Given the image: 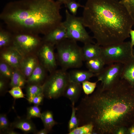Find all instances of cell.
I'll use <instances>...</instances> for the list:
<instances>
[{
	"label": "cell",
	"instance_id": "cell-12",
	"mask_svg": "<svg viewBox=\"0 0 134 134\" xmlns=\"http://www.w3.org/2000/svg\"><path fill=\"white\" fill-rule=\"evenodd\" d=\"M67 38L66 28L62 22L58 27L44 35L43 41L55 45L62 40Z\"/></svg>",
	"mask_w": 134,
	"mask_h": 134
},
{
	"label": "cell",
	"instance_id": "cell-14",
	"mask_svg": "<svg viewBox=\"0 0 134 134\" xmlns=\"http://www.w3.org/2000/svg\"><path fill=\"white\" fill-rule=\"evenodd\" d=\"M38 64L36 58L33 56L24 57L20 64L19 69L28 79Z\"/></svg>",
	"mask_w": 134,
	"mask_h": 134
},
{
	"label": "cell",
	"instance_id": "cell-32",
	"mask_svg": "<svg viewBox=\"0 0 134 134\" xmlns=\"http://www.w3.org/2000/svg\"><path fill=\"white\" fill-rule=\"evenodd\" d=\"M119 1L125 7L134 19V0H121Z\"/></svg>",
	"mask_w": 134,
	"mask_h": 134
},
{
	"label": "cell",
	"instance_id": "cell-40",
	"mask_svg": "<svg viewBox=\"0 0 134 134\" xmlns=\"http://www.w3.org/2000/svg\"><path fill=\"white\" fill-rule=\"evenodd\" d=\"M3 133L8 134H18L19 133L14 131L13 129L10 128L4 132Z\"/></svg>",
	"mask_w": 134,
	"mask_h": 134
},
{
	"label": "cell",
	"instance_id": "cell-3",
	"mask_svg": "<svg viewBox=\"0 0 134 134\" xmlns=\"http://www.w3.org/2000/svg\"><path fill=\"white\" fill-rule=\"evenodd\" d=\"M61 5L54 0H18L5 5L0 19L13 33L45 35L62 22Z\"/></svg>",
	"mask_w": 134,
	"mask_h": 134
},
{
	"label": "cell",
	"instance_id": "cell-35",
	"mask_svg": "<svg viewBox=\"0 0 134 134\" xmlns=\"http://www.w3.org/2000/svg\"><path fill=\"white\" fill-rule=\"evenodd\" d=\"M127 128L125 127H120L116 131L114 134H127Z\"/></svg>",
	"mask_w": 134,
	"mask_h": 134
},
{
	"label": "cell",
	"instance_id": "cell-34",
	"mask_svg": "<svg viewBox=\"0 0 134 134\" xmlns=\"http://www.w3.org/2000/svg\"><path fill=\"white\" fill-rule=\"evenodd\" d=\"M44 97L43 94L39 95L33 99L31 103H33L34 105L38 106L41 105L43 102Z\"/></svg>",
	"mask_w": 134,
	"mask_h": 134
},
{
	"label": "cell",
	"instance_id": "cell-42",
	"mask_svg": "<svg viewBox=\"0 0 134 134\" xmlns=\"http://www.w3.org/2000/svg\"></svg>",
	"mask_w": 134,
	"mask_h": 134
},
{
	"label": "cell",
	"instance_id": "cell-10",
	"mask_svg": "<svg viewBox=\"0 0 134 134\" xmlns=\"http://www.w3.org/2000/svg\"><path fill=\"white\" fill-rule=\"evenodd\" d=\"M54 46L52 44L43 41L39 49V57L41 64L50 73L56 70L57 67V61L54 52Z\"/></svg>",
	"mask_w": 134,
	"mask_h": 134
},
{
	"label": "cell",
	"instance_id": "cell-31",
	"mask_svg": "<svg viewBox=\"0 0 134 134\" xmlns=\"http://www.w3.org/2000/svg\"><path fill=\"white\" fill-rule=\"evenodd\" d=\"M7 116L5 114H1L0 115V132L3 133L6 130L11 128Z\"/></svg>",
	"mask_w": 134,
	"mask_h": 134
},
{
	"label": "cell",
	"instance_id": "cell-33",
	"mask_svg": "<svg viewBox=\"0 0 134 134\" xmlns=\"http://www.w3.org/2000/svg\"><path fill=\"white\" fill-rule=\"evenodd\" d=\"M8 92L15 99L25 98V95L20 87L16 86L12 87Z\"/></svg>",
	"mask_w": 134,
	"mask_h": 134
},
{
	"label": "cell",
	"instance_id": "cell-37",
	"mask_svg": "<svg viewBox=\"0 0 134 134\" xmlns=\"http://www.w3.org/2000/svg\"><path fill=\"white\" fill-rule=\"evenodd\" d=\"M5 86V83L4 80L1 78L0 80V91L1 92L4 90Z\"/></svg>",
	"mask_w": 134,
	"mask_h": 134
},
{
	"label": "cell",
	"instance_id": "cell-24",
	"mask_svg": "<svg viewBox=\"0 0 134 134\" xmlns=\"http://www.w3.org/2000/svg\"><path fill=\"white\" fill-rule=\"evenodd\" d=\"M40 118L43 123L44 128L49 131L57 123L54 120L52 112L47 110L41 113Z\"/></svg>",
	"mask_w": 134,
	"mask_h": 134
},
{
	"label": "cell",
	"instance_id": "cell-26",
	"mask_svg": "<svg viewBox=\"0 0 134 134\" xmlns=\"http://www.w3.org/2000/svg\"><path fill=\"white\" fill-rule=\"evenodd\" d=\"M94 127L92 124H88L79 126L68 134H93Z\"/></svg>",
	"mask_w": 134,
	"mask_h": 134
},
{
	"label": "cell",
	"instance_id": "cell-9",
	"mask_svg": "<svg viewBox=\"0 0 134 134\" xmlns=\"http://www.w3.org/2000/svg\"><path fill=\"white\" fill-rule=\"evenodd\" d=\"M123 66V64L119 63L109 65L96 75L97 81L101 82L100 86L102 89L109 88L120 80Z\"/></svg>",
	"mask_w": 134,
	"mask_h": 134
},
{
	"label": "cell",
	"instance_id": "cell-30",
	"mask_svg": "<svg viewBox=\"0 0 134 134\" xmlns=\"http://www.w3.org/2000/svg\"><path fill=\"white\" fill-rule=\"evenodd\" d=\"M65 5L68 9L70 12L74 16L76 15L79 8L83 7L84 6L81 5L74 0H71L69 1Z\"/></svg>",
	"mask_w": 134,
	"mask_h": 134
},
{
	"label": "cell",
	"instance_id": "cell-28",
	"mask_svg": "<svg viewBox=\"0 0 134 134\" xmlns=\"http://www.w3.org/2000/svg\"><path fill=\"white\" fill-rule=\"evenodd\" d=\"M92 82L89 80L85 81L81 84L82 90L86 95H89L92 93L97 87L98 82Z\"/></svg>",
	"mask_w": 134,
	"mask_h": 134
},
{
	"label": "cell",
	"instance_id": "cell-25",
	"mask_svg": "<svg viewBox=\"0 0 134 134\" xmlns=\"http://www.w3.org/2000/svg\"><path fill=\"white\" fill-rule=\"evenodd\" d=\"M75 103H72V112L71 117L68 124V129L69 132L79 125V120L76 115V109L75 107Z\"/></svg>",
	"mask_w": 134,
	"mask_h": 134
},
{
	"label": "cell",
	"instance_id": "cell-8",
	"mask_svg": "<svg viewBox=\"0 0 134 134\" xmlns=\"http://www.w3.org/2000/svg\"><path fill=\"white\" fill-rule=\"evenodd\" d=\"M43 42L38 35L28 33H13L12 46L24 57L39 49Z\"/></svg>",
	"mask_w": 134,
	"mask_h": 134
},
{
	"label": "cell",
	"instance_id": "cell-11",
	"mask_svg": "<svg viewBox=\"0 0 134 134\" xmlns=\"http://www.w3.org/2000/svg\"><path fill=\"white\" fill-rule=\"evenodd\" d=\"M1 54L3 62L14 69H19L24 57L15 48L11 45L4 48Z\"/></svg>",
	"mask_w": 134,
	"mask_h": 134
},
{
	"label": "cell",
	"instance_id": "cell-29",
	"mask_svg": "<svg viewBox=\"0 0 134 134\" xmlns=\"http://www.w3.org/2000/svg\"><path fill=\"white\" fill-rule=\"evenodd\" d=\"M41 114L40 109L38 106L34 105L28 108L26 118L30 119L33 118H40Z\"/></svg>",
	"mask_w": 134,
	"mask_h": 134
},
{
	"label": "cell",
	"instance_id": "cell-7",
	"mask_svg": "<svg viewBox=\"0 0 134 134\" xmlns=\"http://www.w3.org/2000/svg\"><path fill=\"white\" fill-rule=\"evenodd\" d=\"M65 14L66 19L63 23L66 29L67 38L84 44L94 43L85 28L82 17L73 15L67 9Z\"/></svg>",
	"mask_w": 134,
	"mask_h": 134
},
{
	"label": "cell",
	"instance_id": "cell-13",
	"mask_svg": "<svg viewBox=\"0 0 134 134\" xmlns=\"http://www.w3.org/2000/svg\"><path fill=\"white\" fill-rule=\"evenodd\" d=\"M82 90L81 84L69 81L65 89L63 96L68 99L71 103H75L78 99Z\"/></svg>",
	"mask_w": 134,
	"mask_h": 134
},
{
	"label": "cell",
	"instance_id": "cell-23",
	"mask_svg": "<svg viewBox=\"0 0 134 134\" xmlns=\"http://www.w3.org/2000/svg\"><path fill=\"white\" fill-rule=\"evenodd\" d=\"M27 99L30 103L35 97L43 93L42 85L37 84H29L26 89Z\"/></svg>",
	"mask_w": 134,
	"mask_h": 134
},
{
	"label": "cell",
	"instance_id": "cell-39",
	"mask_svg": "<svg viewBox=\"0 0 134 134\" xmlns=\"http://www.w3.org/2000/svg\"><path fill=\"white\" fill-rule=\"evenodd\" d=\"M130 35L131 36V43L132 46H134V30L131 29L130 32Z\"/></svg>",
	"mask_w": 134,
	"mask_h": 134
},
{
	"label": "cell",
	"instance_id": "cell-16",
	"mask_svg": "<svg viewBox=\"0 0 134 134\" xmlns=\"http://www.w3.org/2000/svg\"><path fill=\"white\" fill-rule=\"evenodd\" d=\"M68 73L69 81L80 84L96 76V74L89 70L74 69Z\"/></svg>",
	"mask_w": 134,
	"mask_h": 134
},
{
	"label": "cell",
	"instance_id": "cell-21",
	"mask_svg": "<svg viewBox=\"0 0 134 134\" xmlns=\"http://www.w3.org/2000/svg\"><path fill=\"white\" fill-rule=\"evenodd\" d=\"M0 28V48H5L12 45L13 33L5 30L1 26Z\"/></svg>",
	"mask_w": 134,
	"mask_h": 134
},
{
	"label": "cell",
	"instance_id": "cell-41",
	"mask_svg": "<svg viewBox=\"0 0 134 134\" xmlns=\"http://www.w3.org/2000/svg\"><path fill=\"white\" fill-rule=\"evenodd\" d=\"M71 0H57V1L62 5L64 4L65 5L69 1Z\"/></svg>",
	"mask_w": 134,
	"mask_h": 134
},
{
	"label": "cell",
	"instance_id": "cell-22",
	"mask_svg": "<svg viewBox=\"0 0 134 134\" xmlns=\"http://www.w3.org/2000/svg\"><path fill=\"white\" fill-rule=\"evenodd\" d=\"M11 78L10 85L12 87L18 86L23 87L26 81V78L20 70L18 69H15Z\"/></svg>",
	"mask_w": 134,
	"mask_h": 134
},
{
	"label": "cell",
	"instance_id": "cell-19",
	"mask_svg": "<svg viewBox=\"0 0 134 134\" xmlns=\"http://www.w3.org/2000/svg\"><path fill=\"white\" fill-rule=\"evenodd\" d=\"M46 70L41 64H38L28 79L27 82L29 84H40L45 77Z\"/></svg>",
	"mask_w": 134,
	"mask_h": 134
},
{
	"label": "cell",
	"instance_id": "cell-36",
	"mask_svg": "<svg viewBox=\"0 0 134 134\" xmlns=\"http://www.w3.org/2000/svg\"><path fill=\"white\" fill-rule=\"evenodd\" d=\"M127 134H134V122L128 128Z\"/></svg>",
	"mask_w": 134,
	"mask_h": 134
},
{
	"label": "cell",
	"instance_id": "cell-5",
	"mask_svg": "<svg viewBox=\"0 0 134 134\" xmlns=\"http://www.w3.org/2000/svg\"><path fill=\"white\" fill-rule=\"evenodd\" d=\"M131 41L101 46L100 56L105 65L119 63L124 64L134 55Z\"/></svg>",
	"mask_w": 134,
	"mask_h": 134
},
{
	"label": "cell",
	"instance_id": "cell-17",
	"mask_svg": "<svg viewBox=\"0 0 134 134\" xmlns=\"http://www.w3.org/2000/svg\"><path fill=\"white\" fill-rule=\"evenodd\" d=\"M13 128L20 129L26 133H35L37 131L36 127L31 119H18L11 124Z\"/></svg>",
	"mask_w": 134,
	"mask_h": 134
},
{
	"label": "cell",
	"instance_id": "cell-4",
	"mask_svg": "<svg viewBox=\"0 0 134 134\" xmlns=\"http://www.w3.org/2000/svg\"><path fill=\"white\" fill-rule=\"evenodd\" d=\"M57 62L64 70L81 67L83 65L82 47L77 42L67 38L55 45Z\"/></svg>",
	"mask_w": 134,
	"mask_h": 134
},
{
	"label": "cell",
	"instance_id": "cell-2",
	"mask_svg": "<svg viewBox=\"0 0 134 134\" xmlns=\"http://www.w3.org/2000/svg\"><path fill=\"white\" fill-rule=\"evenodd\" d=\"M82 17L96 43L105 46L121 43L130 36L134 19L117 0H87Z\"/></svg>",
	"mask_w": 134,
	"mask_h": 134
},
{
	"label": "cell",
	"instance_id": "cell-27",
	"mask_svg": "<svg viewBox=\"0 0 134 134\" xmlns=\"http://www.w3.org/2000/svg\"><path fill=\"white\" fill-rule=\"evenodd\" d=\"M13 67L4 62L0 64V72L1 75L3 77L8 78H11L14 70Z\"/></svg>",
	"mask_w": 134,
	"mask_h": 134
},
{
	"label": "cell",
	"instance_id": "cell-20",
	"mask_svg": "<svg viewBox=\"0 0 134 134\" xmlns=\"http://www.w3.org/2000/svg\"><path fill=\"white\" fill-rule=\"evenodd\" d=\"M86 65L89 70L97 75L103 70L105 64L100 56L86 61Z\"/></svg>",
	"mask_w": 134,
	"mask_h": 134
},
{
	"label": "cell",
	"instance_id": "cell-1",
	"mask_svg": "<svg viewBox=\"0 0 134 134\" xmlns=\"http://www.w3.org/2000/svg\"><path fill=\"white\" fill-rule=\"evenodd\" d=\"M76 108L79 126L91 124L93 134H114L134 122V87L121 78L108 89L100 86Z\"/></svg>",
	"mask_w": 134,
	"mask_h": 134
},
{
	"label": "cell",
	"instance_id": "cell-38",
	"mask_svg": "<svg viewBox=\"0 0 134 134\" xmlns=\"http://www.w3.org/2000/svg\"><path fill=\"white\" fill-rule=\"evenodd\" d=\"M49 131L46 129L44 128L39 131H37L35 134H47Z\"/></svg>",
	"mask_w": 134,
	"mask_h": 134
},
{
	"label": "cell",
	"instance_id": "cell-15",
	"mask_svg": "<svg viewBox=\"0 0 134 134\" xmlns=\"http://www.w3.org/2000/svg\"><path fill=\"white\" fill-rule=\"evenodd\" d=\"M101 46L96 43H88L84 44L82 47V53L84 61L100 56Z\"/></svg>",
	"mask_w": 134,
	"mask_h": 134
},
{
	"label": "cell",
	"instance_id": "cell-18",
	"mask_svg": "<svg viewBox=\"0 0 134 134\" xmlns=\"http://www.w3.org/2000/svg\"><path fill=\"white\" fill-rule=\"evenodd\" d=\"M121 78L126 80L134 87V55L123 64Z\"/></svg>",
	"mask_w": 134,
	"mask_h": 134
},
{
	"label": "cell",
	"instance_id": "cell-6",
	"mask_svg": "<svg viewBox=\"0 0 134 134\" xmlns=\"http://www.w3.org/2000/svg\"><path fill=\"white\" fill-rule=\"evenodd\" d=\"M69 81L68 73L62 69L56 70L51 74L42 85L44 97L56 99L63 96L65 89Z\"/></svg>",
	"mask_w": 134,
	"mask_h": 134
}]
</instances>
